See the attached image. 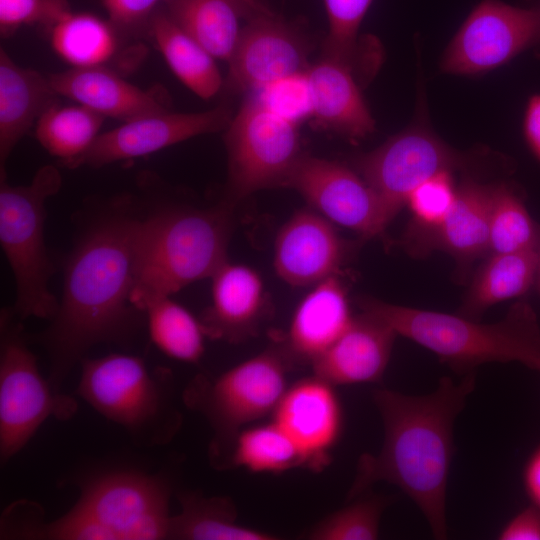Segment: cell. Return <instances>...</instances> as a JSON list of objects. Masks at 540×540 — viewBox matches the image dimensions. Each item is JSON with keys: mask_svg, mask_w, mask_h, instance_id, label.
<instances>
[{"mask_svg": "<svg viewBox=\"0 0 540 540\" xmlns=\"http://www.w3.org/2000/svg\"><path fill=\"white\" fill-rule=\"evenodd\" d=\"M231 467L278 474L303 467V462L291 439L271 420L241 430L232 450Z\"/></svg>", "mask_w": 540, "mask_h": 540, "instance_id": "34", "label": "cell"}, {"mask_svg": "<svg viewBox=\"0 0 540 540\" xmlns=\"http://www.w3.org/2000/svg\"><path fill=\"white\" fill-rule=\"evenodd\" d=\"M493 184H482L465 177L457 185L455 202L434 229L403 238L414 255L444 251L462 266L488 255L489 216Z\"/></svg>", "mask_w": 540, "mask_h": 540, "instance_id": "18", "label": "cell"}, {"mask_svg": "<svg viewBox=\"0 0 540 540\" xmlns=\"http://www.w3.org/2000/svg\"><path fill=\"white\" fill-rule=\"evenodd\" d=\"M488 238V255L540 248V225L506 183L493 184Z\"/></svg>", "mask_w": 540, "mask_h": 540, "instance_id": "33", "label": "cell"}, {"mask_svg": "<svg viewBox=\"0 0 540 540\" xmlns=\"http://www.w3.org/2000/svg\"><path fill=\"white\" fill-rule=\"evenodd\" d=\"M158 50L174 75L202 99L214 97L224 82L215 58L158 9L148 26Z\"/></svg>", "mask_w": 540, "mask_h": 540, "instance_id": "28", "label": "cell"}, {"mask_svg": "<svg viewBox=\"0 0 540 540\" xmlns=\"http://www.w3.org/2000/svg\"><path fill=\"white\" fill-rule=\"evenodd\" d=\"M347 249L331 221L314 209H303L280 228L274 267L291 286L315 285L338 274Z\"/></svg>", "mask_w": 540, "mask_h": 540, "instance_id": "17", "label": "cell"}, {"mask_svg": "<svg viewBox=\"0 0 540 540\" xmlns=\"http://www.w3.org/2000/svg\"><path fill=\"white\" fill-rule=\"evenodd\" d=\"M109 21L121 35L135 34L148 27L164 0H101Z\"/></svg>", "mask_w": 540, "mask_h": 540, "instance_id": "39", "label": "cell"}, {"mask_svg": "<svg viewBox=\"0 0 540 540\" xmlns=\"http://www.w3.org/2000/svg\"><path fill=\"white\" fill-rule=\"evenodd\" d=\"M225 130L227 202L233 205L258 190L285 187L303 154L296 122L251 93Z\"/></svg>", "mask_w": 540, "mask_h": 540, "instance_id": "10", "label": "cell"}, {"mask_svg": "<svg viewBox=\"0 0 540 540\" xmlns=\"http://www.w3.org/2000/svg\"><path fill=\"white\" fill-rule=\"evenodd\" d=\"M271 420L296 446L303 467L321 471L331 461L344 424L335 386L312 375L289 385Z\"/></svg>", "mask_w": 540, "mask_h": 540, "instance_id": "16", "label": "cell"}, {"mask_svg": "<svg viewBox=\"0 0 540 540\" xmlns=\"http://www.w3.org/2000/svg\"><path fill=\"white\" fill-rule=\"evenodd\" d=\"M251 14H272L273 12L261 0H238Z\"/></svg>", "mask_w": 540, "mask_h": 540, "instance_id": "43", "label": "cell"}, {"mask_svg": "<svg viewBox=\"0 0 540 540\" xmlns=\"http://www.w3.org/2000/svg\"><path fill=\"white\" fill-rule=\"evenodd\" d=\"M389 503L383 496L361 497L318 521L303 536L309 540H375Z\"/></svg>", "mask_w": 540, "mask_h": 540, "instance_id": "35", "label": "cell"}, {"mask_svg": "<svg viewBox=\"0 0 540 540\" xmlns=\"http://www.w3.org/2000/svg\"><path fill=\"white\" fill-rule=\"evenodd\" d=\"M285 187L296 190L329 221L362 238L379 236L390 224L373 188L354 168L340 162L302 154Z\"/></svg>", "mask_w": 540, "mask_h": 540, "instance_id": "13", "label": "cell"}, {"mask_svg": "<svg viewBox=\"0 0 540 540\" xmlns=\"http://www.w3.org/2000/svg\"><path fill=\"white\" fill-rule=\"evenodd\" d=\"M528 51L540 57V6L482 0L450 40L439 67L446 74L478 76Z\"/></svg>", "mask_w": 540, "mask_h": 540, "instance_id": "11", "label": "cell"}, {"mask_svg": "<svg viewBox=\"0 0 540 540\" xmlns=\"http://www.w3.org/2000/svg\"><path fill=\"white\" fill-rule=\"evenodd\" d=\"M71 12L68 0H0V29L10 35L24 25L49 30Z\"/></svg>", "mask_w": 540, "mask_h": 540, "instance_id": "37", "label": "cell"}, {"mask_svg": "<svg viewBox=\"0 0 540 540\" xmlns=\"http://www.w3.org/2000/svg\"><path fill=\"white\" fill-rule=\"evenodd\" d=\"M104 118L80 104L54 103L36 122L35 137L49 154L71 167L99 136Z\"/></svg>", "mask_w": 540, "mask_h": 540, "instance_id": "31", "label": "cell"}, {"mask_svg": "<svg viewBox=\"0 0 540 540\" xmlns=\"http://www.w3.org/2000/svg\"><path fill=\"white\" fill-rule=\"evenodd\" d=\"M252 93L297 124L299 120L310 117V96L305 73L280 80Z\"/></svg>", "mask_w": 540, "mask_h": 540, "instance_id": "38", "label": "cell"}, {"mask_svg": "<svg viewBox=\"0 0 540 540\" xmlns=\"http://www.w3.org/2000/svg\"><path fill=\"white\" fill-rule=\"evenodd\" d=\"M76 394L147 447L170 443L182 426L172 376L136 355L83 358Z\"/></svg>", "mask_w": 540, "mask_h": 540, "instance_id": "6", "label": "cell"}, {"mask_svg": "<svg viewBox=\"0 0 540 540\" xmlns=\"http://www.w3.org/2000/svg\"><path fill=\"white\" fill-rule=\"evenodd\" d=\"M535 285H536L537 290H538V292L540 294V248H539V253H538V267H537V275H536Z\"/></svg>", "mask_w": 540, "mask_h": 540, "instance_id": "44", "label": "cell"}, {"mask_svg": "<svg viewBox=\"0 0 540 540\" xmlns=\"http://www.w3.org/2000/svg\"><path fill=\"white\" fill-rule=\"evenodd\" d=\"M79 496L60 517L47 521L28 502L16 514L12 536L26 540H166L174 486L170 473L128 463H98L72 477Z\"/></svg>", "mask_w": 540, "mask_h": 540, "instance_id": "3", "label": "cell"}, {"mask_svg": "<svg viewBox=\"0 0 540 540\" xmlns=\"http://www.w3.org/2000/svg\"><path fill=\"white\" fill-rule=\"evenodd\" d=\"M57 94L48 76L17 65L0 52V161L1 171L15 145L54 103Z\"/></svg>", "mask_w": 540, "mask_h": 540, "instance_id": "24", "label": "cell"}, {"mask_svg": "<svg viewBox=\"0 0 540 540\" xmlns=\"http://www.w3.org/2000/svg\"><path fill=\"white\" fill-rule=\"evenodd\" d=\"M290 368L277 343L217 376L200 374L187 384L183 403L211 428L209 459L214 468L228 469L241 430L272 415L289 386Z\"/></svg>", "mask_w": 540, "mask_h": 540, "instance_id": "7", "label": "cell"}, {"mask_svg": "<svg viewBox=\"0 0 540 540\" xmlns=\"http://www.w3.org/2000/svg\"><path fill=\"white\" fill-rule=\"evenodd\" d=\"M48 79L57 95L103 117L127 122L168 110L161 91L141 89L105 66L71 68Z\"/></svg>", "mask_w": 540, "mask_h": 540, "instance_id": "22", "label": "cell"}, {"mask_svg": "<svg viewBox=\"0 0 540 540\" xmlns=\"http://www.w3.org/2000/svg\"><path fill=\"white\" fill-rule=\"evenodd\" d=\"M353 320L346 291L337 275L315 284L292 316L284 339L277 342L289 362L312 364Z\"/></svg>", "mask_w": 540, "mask_h": 540, "instance_id": "23", "label": "cell"}, {"mask_svg": "<svg viewBox=\"0 0 540 540\" xmlns=\"http://www.w3.org/2000/svg\"><path fill=\"white\" fill-rule=\"evenodd\" d=\"M165 11L214 58L229 61L238 43L241 19L251 17L238 0H164Z\"/></svg>", "mask_w": 540, "mask_h": 540, "instance_id": "27", "label": "cell"}, {"mask_svg": "<svg viewBox=\"0 0 540 540\" xmlns=\"http://www.w3.org/2000/svg\"><path fill=\"white\" fill-rule=\"evenodd\" d=\"M49 31L53 50L73 68L104 66L115 56L121 35L109 20L72 11Z\"/></svg>", "mask_w": 540, "mask_h": 540, "instance_id": "29", "label": "cell"}, {"mask_svg": "<svg viewBox=\"0 0 540 540\" xmlns=\"http://www.w3.org/2000/svg\"><path fill=\"white\" fill-rule=\"evenodd\" d=\"M356 75L346 63L325 55L310 64L305 79L310 118L316 128L351 140L363 139L374 132L375 120Z\"/></svg>", "mask_w": 540, "mask_h": 540, "instance_id": "19", "label": "cell"}, {"mask_svg": "<svg viewBox=\"0 0 540 540\" xmlns=\"http://www.w3.org/2000/svg\"><path fill=\"white\" fill-rule=\"evenodd\" d=\"M140 218L117 207L85 231L69 256L57 312L38 336L49 356L48 378L58 391L90 348L126 343L137 329L143 313L131 294Z\"/></svg>", "mask_w": 540, "mask_h": 540, "instance_id": "1", "label": "cell"}, {"mask_svg": "<svg viewBox=\"0 0 540 540\" xmlns=\"http://www.w3.org/2000/svg\"><path fill=\"white\" fill-rule=\"evenodd\" d=\"M522 483L531 504L540 508V444L524 465Z\"/></svg>", "mask_w": 540, "mask_h": 540, "instance_id": "42", "label": "cell"}, {"mask_svg": "<svg viewBox=\"0 0 540 540\" xmlns=\"http://www.w3.org/2000/svg\"><path fill=\"white\" fill-rule=\"evenodd\" d=\"M396 336L389 325L362 312L311 364L313 375L335 387L380 382Z\"/></svg>", "mask_w": 540, "mask_h": 540, "instance_id": "20", "label": "cell"}, {"mask_svg": "<svg viewBox=\"0 0 540 540\" xmlns=\"http://www.w3.org/2000/svg\"><path fill=\"white\" fill-rule=\"evenodd\" d=\"M359 305L362 312L430 350L457 373L468 374L488 362L513 361L540 370V326L525 300L514 303L503 319L492 324L373 298H363Z\"/></svg>", "mask_w": 540, "mask_h": 540, "instance_id": "4", "label": "cell"}, {"mask_svg": "<svg viewBox=\"0 0 540 540\" xmlns=\"http://www.w3.org/2000/svg\"><path fill=\"white\" fill-rule=\"evenodd\" d=\"M153 344L165 355L185 363H197L204 354L206 334L200 319L171 299L156 296L141 307Z\"/></svg>", "mask_w": 540, "mask_h": 540, "instance_id": "30", "label": "cell"}, {"mask_svg": "<svg viewBox=\"0 0 540 540\" xmlns=\"http://www.w3.org/2000/svg\"><path fill=\"white\" fill-rule=\"evenodd\" d=\"M328 19V33L323 55L336 58L357 74L365 64L373 72L381 60L372 42H361L358 32L373 0H323Z\"/></svg>", "mask_w": 540, "mask_h": 540, "instance_id": "32", "label": "cell"}, {"mask_svg": "<svg viewBox=\"0 0 540 540\" xmlns=\"http://www.w3.org/2000/svg\"><path fill=\"white\" fill-rule=\"evenodd\" d=\"M499 540H540V508L531 504L514 515L499 531Z\"/></svg>", "mask_w": 540, "mask_h": 540, "instance_id": "40", "label": "cell"}, {"mask_svg": "<svg viewBox=\"0 0 540 540\" xmlns=\"http://www.w3.org/2000/svg\"><path fill=\"white\" fill-rule=\"evenodd\" d=\"M452 171H442L420 183L408 196L412 218L403 238L436 228L452 208L457 194Z\"/></svg>", "mask_w": 540, "mask_h": 540, "instance_id": "36", "label": "cell"}, {"mask_svg": "<svg viewBox=\"0 0 540 540\" xmlns=\"http://www.w3.org/2000/svg\"><path fill=\"white\" fill-rule=\"evenodd\" d=\"M539 248L490 254L476 272L459 315L475 319L502 301L524 295L535 284Z\"/></svg>", "mask_w": 540, "mask_h": 540, "instance_id": "26", "label": "cell"}, {"mask_svg": "<svg viewBox=\"0 0 540 540\" xmlns=\"http://www.w3.org/2000/svg\"><path fill=\"white\" fill-rule=\"evenodd\" d=\"M210 278L211 305L200 318L206 337L239 343L256 335L267 303L259 274L226 260Z\"/></svg>", "mask_w": 540, "mask_h": 540, "instance_id": "21", "label": "cell"}, {"mask_svg": "<svg viewBox=\"0 0 540 540\" xmlns=\"http://www.w3.org/2000/svg\"><path fill=\"white\" fill-rule=\"evenodd\" d=\"M179 513L172 515L170 540H276L270 532L244 526L226 496H205L194 490L177 492Z\"/></svg>", "mask_w": 540, "mask_h": 540, "instance_id": "25", "label": "cell"}, {"mask_svg": "<svg viewBox=\"0 0 540 540\" xmlns=\"http://www.w3.org/2000/svg\"><path fill=\"white\" fill-rule=\"evenodd\" d=\"M232 206L226 201L207 209L166 207L141 216L131 294L139 311L150 298L211 277L227 260Z\"/></svg>", "mask_w": 540, "mask_h": 540, "instance_id": "5", "label": "cell"}, {"mask_svg": "<svg viewBox=\"0 0 540 540\" xmlns=\"http://www.w3.org/2000/svg\"><path fill=\"white\" fill-rule=\"evenodd\" d=\"M11 311L1 312L0 462L6 465L50 417L68 420L77 401L41 374L37 358Z\"/></svg>", "mask_w": 540, "mask_h": 540, "instance_id": "9", "label": "cell"}, {"mask_svg": "<svg viewBox=\"0 0 540 540\" xmlns=\"http://www.w3.org/2000/svg\"><path fill=\"white\" fill-rule=\"evenodd\" d=\"M61 184V174L53 165L41 167L28 185H10L1 175L0 243L16 282L12 312L22 320H51L58 309L59 302L49 290L53 264L44 225L46 201Z\"/></svg>", "mask_w": 540, "mask_h": 540, "instance_id": "8", "label": "cell"}, {"mask_svg": "<svg viewBox=\"0 0 540 540\" xmlns=\"http://www.w3.org/2000/svg\"><path fill=\"white\" fill-rule=\"evenodd\" d=\"M522 131L527 146L540 161V93L530 96L526 103Z\"/></svg>", "mask_w": 540, "mask_h": 540, "instance_id": "41", "label": "cell"}, {"mask_svg": "<svg viewBox=\"0 0 540 540\" xmlns=\"http://www.w3.org/2000/svg\"><path fill=\"white\" fill-rule=\"evenodd\" d=\"M474 388L475 375L470 372L458 384L442 377L433 393L422 396L375 389L373 401L383 423V444L378 454L360 456L348 500L379 481L396 485L420 508L434 538L445 539L453 427Z\"/></svg>", "mask_w": 540, "mask_h": 540, "instance_id": "2", "label": "cell"}, {"mask_svg": "<svg viewBox=\"0 0 540 540\" xmlns=\"http://www.w3.org/2000/svg\"><path fill=\"white\" fill-rule=\"evenodd\" d=\"M231 119V110L224 106L196 113L167 110L142 116L100 133L71 167H101L146 156L192 137L224 130Z\"/></svg>", "mask_w": 540, "mask_h": 540, "instance_id": "15", "label": "cell"}, {"mask_svg": "<svg viewBox=\"0 0 540 540\" xmlns=\"http://www.w3.org/2000/svg\"><path fill=\"white\" fill-rule=\"evenodd\" d=\"M467 158L440 139L424 122H416L376 149L354 159V169L379 196L391 222L410 193L442 171L464 168Z\"/></svg>", "mask_w": 540, "mask_h": 540, "instance_id": "12", "label": "cell"}, {"mask_svg": "<svg viewBox=\"0 0 540 540\" xmlns=\"http://www.w3.org/2000/svg\"><path fill=\"white\" fill-rule=\"evenodd\" d=\"M310 43L292 24L272 14L249 17L229 59L226 86L233 92L258 91L305 73Z\"/></svg>", "mask_w": 540, "mask_h": 540, "instance_id": "14", "label": "cell"}]
</instances>
